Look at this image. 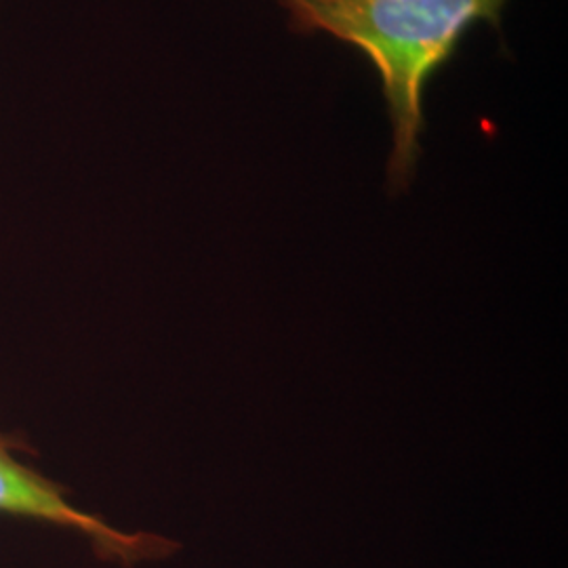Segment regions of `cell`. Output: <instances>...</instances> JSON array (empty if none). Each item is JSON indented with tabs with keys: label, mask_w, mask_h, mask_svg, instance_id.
I'll list each match as a JSON object with an SVG mask.
<instances>
[{
	"label": "cell",
	"mask_w": 568,
	"mask_h": 568,
	"mask_svg": "<svg viewBox=\"0 0 568 568\" xmlns=\"http://www.w3.org/2000/svg\"><path fill=\"white\" fill-rule=\"evenodd\" d=\"M508 0H281L300 34L326 32L363 51L382 77L392 122L387 190H408L422 156L424 93L469 26L501 30Z\"/></svg>",
	"instance_id": "cell-1"
},
{
	"label": "cell",
	"mask_w": 568,
	"mask_h": 568,
	"mask_svg": "<svg viewBox=\"0 0 568 568\" xmlns=\"http://www.w3.org/2000/svg\"><path fill=\"white\" fill-rule=\"evenodd\" d=\"M18 443L0 434V516L37 520L74 530L91 539L102 560L135 565L161 560L180 548L175 541L150 532H122L103 518L70 504L65 488L23 464L16 455Z\"/></svg>",
	"instance_id": "cell-2"
}]
</instances>
